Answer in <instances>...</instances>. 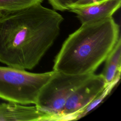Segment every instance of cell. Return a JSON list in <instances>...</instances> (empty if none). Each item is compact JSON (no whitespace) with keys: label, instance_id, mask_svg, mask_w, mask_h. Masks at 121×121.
<instances>
[{"label":"cell","instance_id":"cell-1","mask_svg":"<svg viewBox=\"0 0 121 121\" xmlns=\"http://www.w3.org/2000/svg\"><path fill=\"white\" fill-rule=\"evenodd\" d=\"M42 3L0 15V62L32 69L58 36L63 17Z\"/></svg>","mask_w":121,"mask_h":121},{"label":"cell","instance_id":"cell-2","mask_svg":"<svg viewBox=\"0 0 121 121\" xmlns=\"http://www.w3.org/2000/svg\"><path fill=\"white\" fill-rule=\"evenodd\" d=\"M119 33L112 17L81 25L63 43L53 70L73 75L94 73L115 44Z\"/></svg>","mask_w":121,"mask_h":121},{"label":"cell","instance_id":"cell-3","mask_svg":"<svg viewBox=\"0 0 121 121\" xmlns=\"http://www.w3.org/2000/svg\"><path fill=\"white\" fill-rule=\"evenodd\" d=\"M55 73L53 70L35 73L0 66V98L23 105L35 104L41 89Z\"/></svg>","mask_w":121,"mask_h":121},{"label":"cell","instance_id":"cell-4","mask_svg":"<svg viewBox=\"0 0 121 121\" xmlns=\"http://www.w3.org/2000/svg\"><path fill=\"white\" fill-rule=\"evenodd\" d=\"M93 74L73 75L55 71L41 89L35 106L48 114L50 121H59L69 95Z\"/></svg>","mask_w":121,"mask_h":121},{"label":"cell","instance_id":"cell-5","mask_svg":"<svg viewBox=\"0 0 121 121\" xmlns=\"http://www.w3.org/2000/svg\"><path fill=\"white\" fill-rule=\"evenodd\" d=\"M107 85L101 74H92L69 95L59 121H68L71 116L85 107L102 92Z\"/></svg>","mask_w":121,"mask_h":121},{"label":"cell","instance_id":"cell-6","mask_svg":"<svg viewBox=\"0 0 121 121\" xmlns=\"http://www.w3.org/2000/svg\"><path fill=\"white\" fill-rule=\"evenodd\" d=\"M121 5V0H105L89 5L71 7L68 10L75 13L82 25L112 17Z\"/></svg>","mask_w":121,"mask_h":121},{"label":"cell","instance_id":"cell-7","mask_svg":"<svg viewBox=\"0 0 121 121\" xmlns=\"http://www.w3.org/2000/svg\"><path fill=\"white\" fill-rule=\"evenodd\" d=\"M50 116L35 106L9 102L0 103V121H47Z\"/></svg>","mask_w":121,"mask_h":121},{"label":"cell","instance_id":"cell-8","mask_svg":"<svg viewBox=\"0 0 121 121\" xmlns=\"http://www.w3.org/2000/svg\"><path fill=\"white\" fill-rule=\"evenodd\" d=\"M104 69L101 73L107 85L118 82L121 73V36L105 60Z\"/></svg>","mask_w":121,"mask_h":121},{"label":"cell","instance_id":"cell-9","mask_svg":"<svg viewBox=\"0 0 121 121\" xmlns=\"http://www.w3.org/2000/svg\"><path fill=\"white\" fill-rule=\"evenodd\" d=\"M117 83L118 82H115L107 85L102 92H101L85 107L71 116L69 118L68 121L77 120L86 115L88 112L98 105L104 99L110 94L112 89Z\"/></svg>","mask_w":121,"mask_h":121},{"label":"cell","instance_id":"cell-10","mask_svg":"<svg viewBox=\"0 0 121 121\" xmlns=\"http://www.w3.org/2000/svg\"><path fill=\"white\" fill-rule=\"evenodd\" d=\"M43 0H0V15L42 3Z\"/></svg>","mask_w":121,"mask_h":121},{"label":"cell","instance_id":"cell-11","mask_svg":"<svg viewBox=\"0 0 121 121\" xmlns=\"http://www.w3.org/2000/svg\"><path fill=\"white\" fill-rule=\"evenodd\" d=\"M50 4L55 10H68L72 4V0H48Z\"/></svg>","mask_w":121,"mask_h":121},{"label":"cell","instance_id":"cell-12","mask_svg":"<svg viewBox=\"0 0 121 121\" xmlns=\"http://www.w3.org/2000/svg\"><path fill=\"white\" fill-rule=\"evenodd\" d=\"M105 0H78L76 2L71 5L69 8L71 7H79L86 5H89L95 3H96L101 1H104Z\"/></svg>","mask_w":121,"mask_h":121}]
</instances>
